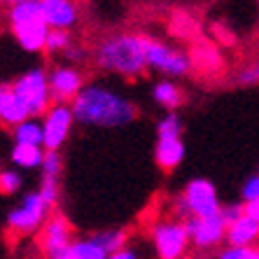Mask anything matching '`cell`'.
<instances>
[{
    "label": "cell",
    "instance_id": "ffe728a7",
    "mask_svg": "<svg viewBox=\"0 0 259 259\" xmlns=\"http://www.w3.org/2000/svg\"><path fill=\"white\" fill-rule=\"evenodd\" d=\"M12 138L14 143L40 145L42 147V121H40V117H26L24 121H19L17 126H12Z\"/></svg>",
    "mask_w": 259,
    "mask_h": 259
},
{
    "label": "cell",
    "instance_id": "9c48e42d",
    "mask_svg": "<svg viewBox=\"0 0 259 259\" xmlns=\"http://www.w3.org/2000/svg\"><path fill=\"white\" fill-rule=\"evenodd\" d=\"M42 147L45 150H63L75 126V115L68 103H52L42 117Z\"/></svg>",
    "mask_w": 259,
    "mask_h": 259
},
{
    "label": "cell",
    "instance_id": "83f0119b",
    "mask_svg": "<svg viewBox=\"0 0 259 259\" xmlns=\"http://www.w3.org/2000/svg\"><path fill=\"white\" fill-rule=\"evenodd\" d=\"M245 215V203L243 201H231V203H222L220 208V217L224 220V224L229 227L231 222H236L238 217Z\"/></svg>",
    "mask_w": 259,
    "mask_h": 259
},
{
    "label": "cell",
    "instance_id": "7a4b0ae2",
    "mask_svg": "<svg viewBox=\"0 0 259 259\" xmlns=\"http://www.w3.org/2000/svg\"><path fill=\"white\" fill-rule=\"evenodd\" d=\"M91 59L98 70L121 79H138L150 70L145 59L143 33H115L103 37L91 52Z\"/></svg>",
    "mask_w": 259,
    "mask_h": 259
},
{
    "label": "cell",
    "instance_id": "8992f818",
    "mask_svg": "<svg viewBox=\"0 0 259 259\" xmlns=\"http://www.w3.org/2000/svg\"><path fill=\"white\" fill-rule=\"evenodd\" d=\"M52 208L45 203L40 192H26L21 196V203L14 205L5 217V227L12 236H33L42 229V224L47 222V217L52 215Z\"/></svg>",
    "mask_w": 259,
    "mask_h": 259
},
{
    "label": "cell",
    "instance_id": "e575fe53",
    "mask_svg": "<svg viewBox=\"0 0 259 259\" xmlns=\"http://www.w3.org/2000/svg\"><path fill=\"white\" fill-rule=\"evenodd\" d=\"M0 5H5V0H0Z\"/></svg>",
    "mask_w": 259,
    "mask_h": 259
},
{
    "label": "cell",
    "instance_id": "484cf974",
    "mask_svg": "<svg viewBox=\"0 0 259 259\" xmlns=\"http://www.w3.org/2000/svg\"><path fill=\"white\" fill-rule=\"evenodd\" d=\"M234 82L238 87H259V61H250L241 66L234 75Z\"/></svg>",
    "mask_w": 259,
    "mask_h": 259
},
{
    "label": "cell",
    "instance_id": "8d00e7d4",
    "mask_svg": "<svg viewBox=\"0 0 259 259\" xmlns=\"http://www.w3.org/2000/svg\"><path fill=\"white\" fill-rule=\"evenodd\" d=\"M257 173H259V170H257Z\"/></svg>",
    "mask_w": 259,
    "mask_h": 259
},
{
    "label": "cell",
    "instance_id": "d6986e66",
    "mask_svg": "<svg viewBox=\"0 0 259 259\" xmlns=\"http://www.w3.org/2000/svg\"><path fill=\"white\" fill-rule=\"evenodd\" d=\"M28 117V112L24 110V105L19 103V98L14 96L12 87L7 84V89L0 94V124L5 126H17L19 121H24Z\"/></svg>",
    "mask_w": 259,
    "mask_h": 259
},
{
    "label": "cell",
    "instance_id": "cb8c5ba5",
    "mask_svg": "<svg viewBox=\"0 0 259 259\" xmlns=\"http://www.w3.org/2000/svg\"><path fill=\"white\" fill-rule=\"evenodd\" d=\"M75 42L70 35V30H59V28H49L47 42H45V52L47 54H63L70 45Z\"/></svg>",
    "mask_w": 259,
    "mask_h": 259
},
{
    "label": "cell",
    "instance_id": "836d02e7",
    "mask_svg": "<svg viewBox=\"0 0 259 259\" xmlns=\"http://www.w3.org/2000/svg\"><path fill=\"white\" fill-rule=\"evenodd\" d=\"M17 3H26V0H5L7 7H10V5H17Z\"/></svg>",
    "mask_w": 259,
    "mask_h": 259
},
{
    "label": "cell",
    "instance_id": "5bb4252c",
    "mask_svg": "<svg viewBox=\"0 0 259 259\" xmlns=\"http://www.w3.org/2000/svg\"><path fill=\"white\" fill-rule=\"evenodd\" d=\"M40 10L49 28L72 30L79 24V7L75 0H40Z\"/></svg>",
    "mask_w": 259,
    "mask_h": 259
},
{
    "label": "cell",
    "instance_id": "2e32d148",
    "mask_svg": "<svg viewBox=\"0 0 259 259\" xmlns=\"http://www.w3.org/2000/svg\"><path fill=\"white\" fill-rule=\"evenodd\" d=\"M152 101L157 103L161 110H166V112L180 110L182 103H185V91L180 89V84L175 79L163 77L152 84Z\"/></svg>",
    "mask_w": 259,
    "mask_h": 259
},
{
    "label": "cell",
    "instance_id": "f546056e",
    "mask_svg": "<svg viewBox=\"0 0 259 259\" xmlns=\"http://www.w3.org/2000/svg\"><path fill=\"white\" fill-rule=\"evenodd\" d=\"M63 59H66V63H75V66H79L82 61H87V56H89V52H87L82 45H77V42H72L70 47L63 52Z\"/></svg>",
    "mask_w": 259,
    "mask_h": 259
},
{
    "label": "cell",
    "instance_id": "f1b7e54d",
    "mask_svg": "<svg viewBox=\"0 0 259 259\" xmlns=\"http://www.w3.org/2000/svg\"><path fill=\"white\" fill-rule=\"evenodd\" d=\"M259 199V173L245 178V182L241 185V201L243 203H252Z\"/></svg>",
    "mask_w": 259,
    "mask_h": 259
},
{
    "label": "cell",
    "instance_id": "52a82bcc",
    "mask_svg": "<svg viewBox=\"0 0 259 259\" xmlns=\"http://www.w3.org/2000/svg\"><path fill=\"white\" fill-rule=\"evenodd\" d=\"M145 59H147V68L157 70L170 79L187 77L192 72V56L189 52L180 47H173L168 42H161L157 37L145 35Z\"/></svg>",
    "mask_w": 259,
    "mask_h": 259
},
{
    "label": "cell",
    "instance_id": "44dd1931",
    "mask_svg": "<svg viewBox=\"0 0 259 259\" xmlns=\"http://www.w3.org/2000/svg\"><path fill=\"white\" fill-rule=\"evenodd\" d=\"M70 252L72 259H105L108 252L101 247V243L91 236H82V238H75L70 243Z\"/></svg>",
    "mask_w": 259,
    "mask_h": 259
},
{
    "label": "cell",
    "instance_id": "4fadbf2b",
    "mask_svg": "<svg viewBox=\"0 0 259 259\" xmlns=\"http://www.w3.org/2000/svg\"><path fill=\"white\" fill-rule=\"evenodd\" d=\"M37 234H40V250H42L45 257L75 241V231H72L70 220L56 210L47 217V222L42 224V229Z\"/></svg>",
    "mask_w": 259,
    "mask_h": 259
},
{
    "label": "cell",
    "instance_id": "8fae6325",
    "mask_svg": "<svg viewBox=\"0 0 259 259\" xmlns=\"http://www.w3.org/2000/svg\"><path fill=\"white\" fill-rule=\"evenodd\" d=\"M180 194L189 208V217H210L222 208L215 182L208 178H192Z\"/></svg>",
    "mask_w": 259,
    "mask_h": 259
},
{
    "label": "cell",
    "instance_id": "e0dca14e",
    "mask_svg": "<svg viewBox=\"0 0 259 259\" xmlns=\"http://www.w3.org/2000/svg\"><path fill=\"white\" fill-rule=\"evenodd\" d=\"M45 157V147L40 145H21L14 143L12 152H10V161H12L14 168L19 170H40V163Z\"/></svg>",
    "mask_w": 259,
    "mask_h": 259
},
{
    "label": "cell",
    "instance_id": "d590c367",
    "mask_svg": "<svg viewBox=\"0 0 259 259\" xmlns=\"http://www.w3.org/2000/svg\"><path fill=\"white\" fill-rule=\"evenodd\" d=\"M257 250H259V245H257Z\"/></svg>",
    "mask_w": 259,
    "mask_h": 259
},
{
    "label": "cell",
    "instance_id": "6da1fadb",
    "mask_svg": "<svg viewBox=\"0 0 259 259\" xmlns=\"http://www.w3.org/2000/svg\"><path fill=\"white\" fill-rule=\"evenodd\" d=\"M75 124L94 128H124L138 119V105L105 84H87L70 103Z\"/></svg>",
    "mask_w": 259,
    "mask_h": 259
},
{
    "label": "cell",
    "instance_id": "5b68a950",
    "mask_svg": "<svg viewBox=\"0 0 259 259\" xmlns=\"http://www.w3.org/2000/svg\"><path fill=\"white\" fill-rule=\"evenodd\" d=\"M10 87H12L14 96L19 98V103L24 105V110L28 112V117H42L49 105L54 103L52 91H49L47 70L40 66L21 72Z\"/></svg>",
    "mask_w": 259,
    "mask_h": 259
},
{
    "label": "cell",
    "instance_id": "9a60e30c",
    "mask_svg": "<svg viewBox=\"0 0 259 259\" xmlns=\"http://www.w3.org/2000/svg\"><path fill=\"white\" fill-rule=\"evenodd\" d=\"M224 245L234 247H257L259 245V222L254 217L245 212L238 217L236 222L227 227V236H224Z\"/></svg>",
    "mask_w": 259,
    "mask_h": 259
},
{
    "label": "cell",
    "instance_id": "7402d4cb",
    "mask_svg": "<svg viewBox=\"0 0 259 259\" xmlns=\"http://www.w3.org/2000/svg\"><path fill=\"white\" fill-rule=\"evenodd\" d=\"M101 247L105 252H115V250H121V247L128 243V231L126 229H103V231H96L94 234Z\"/></svg>",
    "mask_w": 259,
    "mask_h": 259
},
{
    "label": "cell",
    "instance_id": "7c38bea8",
    "mask_svg": "<svg viewBox=\"0 0 259 259\" xmlns=\"http://www.w3.org/2000/svg\"><path fill=\"white\" fill-rule=\"evenodd\" d=\"M47 79H49V91H52V101L68 103V105L87 87L84 72L75 63H56L52 70H47Z\"/></svg>",
    "mask_w": 259,
    "mask_h": 259
},
{
    "label": "cell",
    "instance_id": "ba28073f",
    "mask_svg": "<svg viewBox=\"0 0 259 259\" xmlns=\"http://www.w3.org/2000/svg\"><path fill=\"white\" fill-rule=\"evenodd\" d=\"M150 241L157 252V259H185L192 250L187 222L166 217L150 227Z\"/></svg>",
    "mask_w": 259,
    "mask_h": 259
},
{
    "label": "cell",
    "instance_id": "d6a6232c",
    "mask_svg": "<svg viewBox=\"0 0 259 259\" xmlns=\"http://www.w3.org/2000/svg\"><path fill=\"white\" fill-rule=\"evenodd\" d=\"M245 212H247L250 217H254V220L259 222V199L252 201V203H245Z\"/></svg>",
    "mask_w": 259,
    "mask_h": 259
},
{
    "label": "cell",
    "instance_id": "ac0fdd59",
    "mask_svg": "<svg viewBox=\"0 0 259 259\" xmlns=\"http://www.w3.org/2000/svg\"><path fill=\"white\" fill-rule=\"evenodd\" d=\"M189 56H192V70L196 68V70L208 72V75H215V72L222 70V56H220V52L212 45H205V42L196 45L189 52Z\"/></svg>",
    "mask_w": 259,
    "mask_h": 259
},
{
    "label": "cell",
    "instance_id": "4dcf8cb0",
    "mask_svg": "<svg viewBox=\"0 0 259 259\" xmlns=\"http://www.w3.org/2000/svg\"><path fill=\"white\" fill-rule=\"evenodd\" d=\"M105 259H140L138 250H133V247L124 245L121 250H115V252H110Z\"/></svg>",
    "mask_w": 259,
    "mask_h": 259
},
{
    "label": "cell",
    "instance_id": "d4e9b609",
    "mask_svg": "<svg viewBox=\"0 0 259 259\" xmlns=\"http://www.w3.org/2000/svg\"><path fill=\"white\" fill-rule=\"evenodd\" d=\"M24 187V175L17 168H3L0 170V194L3 196H12L19 194Z\"/></svg>",
    "mask_w": 259,
    "mask_h": 259
},
{
    "label": "cell",
    "instance_id": "3957f363",
    "mask_svg": "<svg viewBox=\"0 0 259 259\" xmlns=\"http://www.w3.org/2000/svg\"><path fill=\"white\" fill-rule=\"evenodd\" d=\"M7 21H10L12 37L26 54H42L49 35V26L42 17V10H40V0H26V3L10 5Z\"/></svg>",
    "mask_w": 259,
    "mask_h": 259
},
{
    "label": "cell",
    "instance_id": "277c9868",
    "mask_svg": "<svg viewBox=\"0 0 259 259\" xmlns=\"http://www.w3.org/2000/svg\"><path fill=\"white\" fill-rule=\"evenodd\" d=\"M182 131H185V119L178 110H170L161 119L157 121V145H154V161L163 173H173L175 168H180L187 154L185 140H182Z\"/></svg>",
    "mask_w": 259,
    "mask_h": 259
},
{
    "label": "cell",
    "instance_id": "4316f807",
    "mask_svg": "<svg viewBox=\"0 0 259 259\" xmlns=\"http://www.w3.org/2000/svg\"><path fill=\"white\" fill-rule=\"evenodd\" d=\"M215 259H259L257 247H234V245H224L220 247Z\"/></svg>",
    "mask_w": 259,
    "mask_h": 259
},
{
    "label": "cell",
    "instance_id": "30bf717a",
    "mask_svg": "<svg viewBox=\"0 0 259 259\" xmlns=\"http://www.w3.org/2000/svg\"><path fill=\"white\" fill-rule=\"evenodd\" d=\"M187 231H189L192 250H196L199 254H208L224 245L227 224H224V220L220 217V212L210 215V217H189Z\"/></svg>",
    "mask_w": 259,
    "mask_h": 259
},
{
    "label": "cell",
    "instance_id": "1f68e13d",
    "mask_svg": "<svg viewBox=\"0 0 259 259\" xmlns=\"http://www.w3.org/2000/svg\"><path fill=\"white\" fill-rule=\"evenodd\" d=\"M45 259H72L70 245H66V247H61V250H56V252L47 254V257H45Z\"/></svg>",
    "mask_w": 259,
    "mask_h": 259
},
{
    "label": "cell",
    "instance_id": "603a6c76",
    "mask_svg": "<svg viewBox=\"0 0 259 259\" xmlns=\"http://www.w3.org/2000/svg\"><path fill=\"white\" fill-rule=\"evenodd\" d=\"M40 196L45 199V203L56 210V205L61 203V178L56 175H40V187H37Z\"/></svg>",
    "mask_w": 259,
    "mask_h": 259
}]
</instances>
